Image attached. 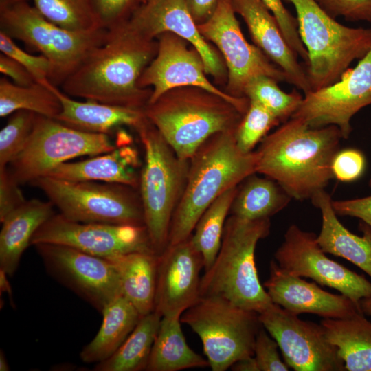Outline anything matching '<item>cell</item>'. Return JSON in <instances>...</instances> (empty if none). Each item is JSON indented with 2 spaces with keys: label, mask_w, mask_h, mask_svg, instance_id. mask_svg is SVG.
Segmentation results:
<instances>
[{
  "label": "cell",
  "mask_w": 371,
  "mask_h": 371,
  "mask_svg": "<svg viewBox=\"0 0 371 371\" xmlns=\"http://www.w3.org/2000/svg\"><path fill=\"white\" fill-rule=\"evenodd\" d=\"M200 337L212 371H225L238 360L254 355L262 326L258 313L216 296H200L181 316Z\"/></svg>",
  "instance_id": "cell-9"
},
{
  "label": "cell",
  "mask_w": 371,
  "mask_h": 371,
  "mask_svg": "<svg viewBox=\"0 0 371 371\" xmlns=\"http://www.w3.org/2000/svg\"><path fill=\"white\" fill-rule=\"evenodd\" d=\"M45 82L21 86L5 77L1 78L0 116L4 117L15 111L26 110L56 119L61 112L62 106L58 98Z\"/></svg>",
  "instance_id": "cell-33"
},
{
  "label": "cell",
  "mask_w": 371,
  "mask_h": 371,
  "mask_svg": "<svg viewBox=\"0 0 371 371\" xmlns=\"http://www.w3.org/2000/svg\"><path fill=\"white\" fill-rule=\"evenodd\" d=\"M34 246L47 271L99 312L122 296L119 274L109 259L63 245Z\"/></svg>",
  "instance_id": "cell-13"
},
{
  "label": "cell",
  "mask_w": 371,
  "mask_h": 371,
  "mask_svg": "<svg viewBox=\"0 0 371 371\" xmlns=\"http://www.w3.org/2000/svg\"><path fill=\"white\" fill-rule=\"evenodd\" d=\"M332 205L337 215L358 218L371 227V196L332 201Z\"/></svg>",
  "instance_id": "cell-46"
},
{
  "label": "cell",
  "mask_w": 371,
  "mask_h": 371,
  "mask_svg": "<svg viewBox=\"0 0 371 371\" xmlns=\"http://www.w3.org/2000/svg\"><path fill=\"white\" fill-rule=\"evenodd\" d=\"M271 11L291 48L301 57L305 64L308 63V52L300 39L297 19L285 8L282 0H260Z\"/></svg>",
  "instance_id": "cell-41"
},
{
  "label": "cell",
  "mask_w": 371,
  "mask_h": 371,
  "mask_svg": "<svg viewBox=\"0 0 371 371\" xmlns=\"http://www.w3.org/2000/svg\"><path fill=\"white\" fill-rule=\"evenodd\" d=\"M280 121L259 103L249 100V107L236 131L238 146L245 153L253 151L256 145Z\"/></svg>",
  "instance_id": "cell-38"
},
{
  "label": "cell",
  "mask_w": 371,
  "mask_h": 371,
  "mask_svg": "<svg viewBox=\"0 0 371 371\" xmlns=\"http://www.w3.org/2000/svg\"><path fill=\"white\" fill-rule=\"evenodd\" d=\"M186 1L194 19L199 24L210 16L218 0H186Z\"/></svg>",
  "instance_id": "cell-48"
},
{
  "label": "cell",
  "mask_w": 371,
  "mask_h": 371,
  "mask_svg": "<svg viewBox=\"0 0 371 371\" xmlns=\"http://www.w3.org/2000/svg\"><path fill=\"white\" fill-rule=\"evenodd\" d=\"M161 317L155 311L142 316L120 348L110 357L96 363L93 370H146Z\"/></svg>",
  "instance_id": "cell-32"
},
{
  "label": "cell",
  "mask_w": 371,
  "mask_h": 371,
  "mask_svg": "<svg viewBox=\"0 0 371 371\" xmlns=\"http://www.w3.org/2000/svg\"><path fill=\"white\" fill-rule=\"evenodd\" d=\"M295 8L298 33L308 52L311 91L339 80L352 62L371 49V28L338 23L315 0H285Z\"/></svg>",
  "instance_id": "cell-7"
},
{
  "label": "cell",
  "mask_w": 371,
  "mask_h": 371,
  "mask_svg": "<svg viewBox=\"0 0 371 371\" xmlns=\"http://www.w3.org/2000/svg\"><path fill=\"white\" fill-rule=\"evenodd\" d=\"M263 286L273 303L297 315L311 313L343 319L363 313L359 304L349 297L326 291L315 282L289 273L275 260L270 262L269 277Z\"/></svg>",
  "instance_id": "cell-21"
},
{
  "label": "cell",
  "mask_w": 371,
  "mask_h": 371,
  "mask_svg": "<svg viewBox=\"0 0 371 371\" xmlns=\"http://www.w3.org/2000/svg\"><path fill=\"white\" fill-rule=\"evenodd\" d=\"M0 50L21 64L33 76L36 82L49 81L52 74L50 61L43 55L30 54L19 47L14 39L0 31Z\"/></svg>",
  "instance_id": "cell-39"
},
{
  "label": "cell",
  "mask_w": 371,
  "mask_h": 371,
  "mask_svg": "<svg viewBox=\"0 0 371 371\" xmlns=\"http://www.w3.org/2000/svg\"><path fill=\"white\" fill-rule=\"evenodd\" d=\"M341 139L335 125L313 128L291 117L261 140L256 173L277 181L292 199H311L334 178L332 162Z\"/></svg>",
  "instance_id": "cell-2"
},
{
  "label": "cell",
  "mask_w": 371,
  "mask_h": 371,
  "mask_svg": "<svg viewBox=\"0 0 371 371\" xmlns=\"http://www.w3.org/2000/svg\"><path fill=\"white\" fill-rule=\"evenodd\" d=\"M312 204L322 214V228L317 240L326 254L343 258L371 277V227L362 222V236L350 232L338 220L332 205V199L325 190L315 193Z\"/></svg>",
  "instance_id": "cell-25"
},
{
  "label": "cell",
  "mask_w": 371,
  "mask_h": 371,
  "mask_svg": "<svg viewBox=\"0 0 371 371\" xmlns=\"http://www.w3.org/2000/svg\"><path fill=\"white\" fill-rule=\"evenodd\" d=\"M157 49L153 39L139 34L126 22L108 30L104 43L87 56L61 89L69 96L144 109L152 91L138 87L137 81Z\"/></svg>",
  "instance_id": "cell-1"
},
{
  "label": "cell",
  "mask_w": 371,
  "mask_h": 371,
  "mask_svg": "<svg viewBox=\"0 0 371 371\" xmlns=\"http://www.w3.org/2000/svg\"><path fill=\"white\" fill-rule=\"evenodd\" d=\"M0 27L13 39L38 51L51 63L49 82L62 83L87 56L105 41L108 30L87 32L64 29L45 19L27 1L0 11Z\"/></svg>",
  "instance_id": "cell-8"
},
{
  "label": "cell",
  "mask_w": 371,
  "mask_h": 371,
  "mask_svg": "<svg viewBox=\"0 0 371 371\" xmlns=\"http://www.w3.org/2000/svg\"><path fill=\"white\" fill-rule=\"evenodd\" d=\"M359 306L363 314L371 316V297L361 299Z\"/></svg>",
  "instance_id": "cell-51"
},
{
  "label": "cell",
  "mask_w": 371,
  "mask_h": 371,
  "mask_svg": "<svg viewBox=\"0 0 371 371\" xmlns=\"http://www.w3.org/2000/svg\"><path fill=\"white\" fill-rule=\"evenodd\" d=\"M192 235L158 255L155 311L162 317L182 315L200 297L204 264Z\"/></svg>",
  "instance_id": "cell-19"
},
{
  "label": "cell",
  "mask_w": 371,
  "mask_h": 371,
  "mask_svg": "<svg viewBox=\"0 0 371 371\" xmlns=\"http://www.w3.org/2000/svg\"><path fill=\"white\" fill-rule=\"evenodd\" d=\"M48 21L68 30L87 32L101 28L89 0H32Z\"/></svg>",
  "instance_id": "cell-35"
},
{
  "label": "cell",
  "mask_w": 371,
  "mask_h": 371,
  "mask_svg": "<svg viewBox=\"0 0 371 371\" xmlns=\"http://www.w3.org/2000/svg\"><path fill=\"white\" fill-rule=\"evenodd\" d=\"M54 207L49 201L27 200L1 222L0 269L9 276L16 271L35 232L55 214Z\"/></svg>",
  "instance_id": "cell-26"
},
{
  "label": "cell",
  "mask_w": 371,
  "mask_h": 371,
  "mask_svg": "<svg viewBox=\"0 0 371 371\" xmlns=\"http://www.w3.org/2000/svg\"><path fill=\"white\" fill-rule=\"evenodd\" d=\"M18 183L8 167L0 168V221L23 205L25 199Z\"/></svg>",
  "instance_id": "cell-45"
},
{
  "label": "cell",
  "mask_w": 371,
  "mask_h": 371,
  "mask_svg": "<svg viewBox=\"0 0 371 371\" xmlns=\"http://www.w3.org/2000/svg\"><path fill=\"white\" fill-rule=\"evenodd\" d=\"M0 370L1 371L10 370L9 364L5 359L4 352L2 350H1L0 352Z\"/></svg>",
  "instance_id": "cell-53"
},
{
  "label": "cell",
  "mask_w": 371,
  "mask_h": 371,
  "mask_svg": "<svg viewBox=\"0 0 371 371\" xmlns=\"http://www.w3.org/2000/svg\"><path fill=\"white\" fill-rule=\"evenodd\" d=\"M102 322L94 338L80 353L81 360L95 364L110 357L134 329L141 315L122 295L102 311Z\"/></svg>",
  "instance_id": "cell-29"
},
{
  "label": "cell",
  "mask_w": 371,
  "mask_h": 371,
  "mask_svg": "<svg viewBox=\"0 0 371 371\" xmlns=\"http://www.w3.org/2000/svg\"><path fill=\"white\" fill-rule=\"evenodd\" d=\"M125 133L117 135L113 150L75 162H65L47 176L70 181H91L126 185L137 189L141 165L137 149Z\"/></svg>",
  "instance_id": "cell-23"
},
{
  "label": "cell",
  "mask_w": 371,
  "mask_h": 371,
  "mask_svg": "<svg viewBox=\"0 0 371 371\" xmlns=\"http://www.w3.org/2000/svg\"><path fill=\"white\" fill-rule=\"evenodd\" d=\"M276 341L262 326L254 345V357L260 371H288L289 366L280 358Z\"/></svg>",
  "instance_id": "cell-42"
},
{
  "label": "cell",
  "mask_w": 371,
  "mask_h": 371,
  "mask_svg": "<svg viewBox=\"0 0 371 371\" xmlns=\"http://www.w3.org/2000/svg\"><path fill=\"white\" fill-rule=\"evenodd\" d=\"M107 259L119 274L122 295L142 317L154 311L158 254L135 251Z\"/></svg>",
  "instance_id": "cell-27"
},
{
  "label": "cell",
  "mask_w": 371,
  "mask_h": 371,
  "mask_svg": "<svg viewBox=\"0 0 371 371\" xmlns=\"http://www.w3.org/2000/svg\"><path fill=\"white\" fill-rule=\"evenodd\" d=\"M27 0H0V11Z\"/></svg>",
  "instance_id": "cell-52"
},
{
  "label": "cell",
  "mask_w": 371,
  "mask_h": 371,
  "mask_svg": "<svg viewBox=\"0 0 371 371\" xmlns=\"http://www.w3.org/2000/svg\"><path fill=\"white\" fill-rule=\"evenodd\" d=\"M38 243L63 245L104 258L135 251L155 252L145 226L76 222L59 213L35 232L30 245Z\"/></svg>",
  "instance_id": "cell-16"
},
{
  "label": "cell",
  "mask_w": 371,
  "mask_h": 371,
  "mask_svg": "<svg viewBox=\"0 0 371 371\" xmlns=\"http://www.w3.org/2000/svg\"><path fill=\"white\" fill-rule=\"evenodd\" d=\"M369 186L371 188V178H370V181H369Z\"/></svg>",
  "instance_id": "cell-54"
},
{
  "label": "cell",
  "mask_w": 371,
  "mask_h": 371,
  "mask_svg": "<svg viewBox=\"0 0 371 371\" xmlns=\"http://www.w3.org/2000/svg\"><path fill=\"white\" fill-rule=\"evenodd\" d=\"M47 85L58 98L62 110L55 120L71 128L89 133L110 135L121 126L136 129L146 119L144 109L116 106L93 100L77 101L49 80Z\"/></svg>",
  "instance_id": "cell-24"
},
{
  "label": "cell",
  "mask_w": 371,
  "mask_h": 371,
  "mask_svg": "<svg viewBox=\"0 0 371 371\" xmlns=\"http://www.w3.org/2000/svg\"><path fill=\"white\" fill-rule=\"evenodd\" d=\"M320 324L327 339L337 348L346 371H371V322L363 313L324 318Z\"/></svg>",
  "instance_id": "cell-28"
},
{
  "label": "cell",
  "mask_w": 371,
  "mask_h": 371,
  "mask_svg": "<svg viewBox=\"0 0 371 371\" xmlns=\"http://www.w3.org/2000/svg\"><path fill=\"white\" fill-rule=\"evenodd\" d=\"M258 317L289 368L295 371L346 370L337 348L327 339L320 324L302 320L274 303Z\"/></svg>",
  "instance_id": "cell-15"
},
{
  "label": "cell",
  "mask_w": 371,
  "mask_h": 371,
  "mask_svg": "<svg viewBox=\"0 0 371 371\" xmlns=\"http://www.w3.org/2000/svg\"><path fill=\"white\" fill-rule=\"evenodd\" d=\"M275 261L289 273L311 278L321 286L333 288L359 304L371 297V282L341 264L331 260L320 247L317 235L291 225L274 254Z\"/></svg>",
  "instance_id": "cell-14"
},
{
  "label": "cell",
  "mask_w": 371,
  "mask_h": 371,
  "mask_svg": "<svg viewBox=\"0 0 371 371\" xmlns=\"http://www.w3.org/2000/svg\"><path fill=\"white\" fill-rule=\"evenodd\" d=\"M8 276H9L3 270L0 269V291L1 294L2 293H7L10 297H12V289L8 280Z\"/></svg>",
  "instance_id": "cell-50"
},
{
  "label": "cell",
  "mask_w": 371,
  "mask_h": 371,
  "mask_svg": "<svg viewBox=\"0 0 371 371\" xmlns=\"http://www.w3.org/2000/svg\"><path fill=\"white\" fill-rule=\"evenodd\" d=\"M238 188L221 194L205 210L194 227L192 237L202 255L205 271L211 267L220 249L225 224Z\"/></svg>",
  "instance_id": "cell-34"
},
{
  "label": "cell",
  "mask_w": 371,
  "mask_h": 371,
  "mask_svg": "<svg viewBox=\"0 0 371 371\" xmlns=\"http://www.w3.org/2000/svg\"><path fill=\"white\" fill-rule=\"evenodd\" d=\"M116 146L109 135L79 131L37 115L25 147L7 167L18 183H30L70 159L98 155Z\"/></svg>",
  "instance_id": "cell-11"
},
{
  "label": "cell",
  "mask_w": 371,
  "mask_h": 371,
  "mask_svg": "<svg viewBox=\"0 0 371 371\" xmlns=\"http://www.w3.org/2000/svg\"><path fill=\"white\" fill-rule=\"evenodd\" d=\"M278 82L267 76L252 78L245 88V97L256 102L272 113L280 122L291 117L300 106L303 96L296 91H283Z\"/></svg>",
  "instance_id": "cell-36"
},
{
  "label": "cell",
  "mask_w": 371,
  "mask_h": 371,
  "mask_svg": "<svg viewBox=\"0 0 371 371\" xmlns=\"http://www.w3.org/2000/svg\"><path fill=\"white\" fill-rule=\"evenodd\" d=\"M100 27L111 30L126 23L143 0H89Z\"/></svg>",
  "instance_id": "cell-40"
},
{
  "label": "cell",
  "mask_w": 371,
  "mask_h": 371,
  "mask_svg": "<svg viewBox=\"0 0 371 371\" xmlns=\"http://www.w3.org/2000/svg\"><path fill=\"white\" fill-rule=\"evenodd\" d=\"M127 23L149 39L164 32L179 36L199 52L207 74L218 79L225 75L219 56L200 33L186 0H143Z\"/></svg>",
  "instance_id": "cell-20"
},
{
  "label": "cell",
  "mask_w": 371,
  "mask_h": 371,
  "mask_svg": "<svg viewBox=\"0 0 371 371\" xmlns=\"http://www.w3.org/2000/svg\"><path fill=\"white\" fill-rule=\"evenodd\" d=\"M371 104V49L354 68H348L335 83L304 95L291 117L311 127L337 126L343 139L352 132L350 120Z\"/></svg>",
  "instance_id": "cell-17"
},
{
  "label": "cell",
  "mask_w": 371,
  "mask_h": 371,
  "mask_svg": "<svg viewBox=\"0 0 371 371\" xmlns=\"http://www.w3.org/2000/svg\"><path fill=\"white\" fill-rule=\"evenodd\" d=\"M37 114L19 110L10 115L0 131V168L7 167L23 150L35 125Z\"/></svg>",
  "instance_id": "cell-37"
},
{
  "label": "cell",
  "mask_w": 371,
  "mask_h": 371,
  "mask_svg": "<svg viewBox=\"0 0 371 371\" xmlns=\"http://www.w3.org/2000/svg\"><path fill=\"white\" fill-rule=\"evenodd\" d=\"M42 190L65 218L76 222L144 225L139 192L133 187L45 176L30 183Z\"/></svg>",
  "instance_id": "cell-10"
},
{
  "label": "cell",
  "mask_w": 371,
  "mask_h": 371,
  "mask_svg": "<svg viewBox=\"0 0 371 371\" xmlns=\"http://www.w3.org/2000/svg\"><path fill=\"white\" fill-rule=\"evenodd\" d=\"M233 8L245 22L251 38L267 57L282 70L288 82L304 95L311 89L306 69L286 42L278 23L260 0H231Z\"/></svg>",
  "instance_id": "cell-22"
},
{
  "label": "cell",
  "mask_w": 371,
  "mask_h": 371,
  "mask_svg": "<svg viewBox=\"0 0 371 371\" xmlns=\"http://www.w3.org/2000/svg\"><path fill=\"white\" fill-rule=\"evenodd\" d=\"M235 134L226 131L211 136L190 159L186 187L172 218L168 245L188 238L201 215L221 194L256 173L257 152L241 150Z\"/></svg>",
  "instance_id": "cell-3"
},
{
  "label": "cell",
  "mask_w": 371,
  "mask_h": 371,
  "mask_svg": "<svg viewBox=\"0 0 371 371\" xmlns=\"http://www.w3.org/2000/svg\"><path fill=\"white\" fill-rule=\"evenodd\" d=\"M231 0H218L210 16L197 24L201 35L212 41L223 54L228 69L227 93L245 97L247 82L257 76L287 82L284 72L257 47L245 38Z\"/></svg>",
  "instance_id": "cell-12"
},
{
  "label": "cell",
  "mask_w": 371,
  "mask_h": 371,
  "mask_svg": "<svg viewBox=\"0 0 371 371\" xmlns=\"http://www.w3.org/2000/svg\"><path fill=\"white\" fill-rule=\"evenodd\" d=\"M230 368L234 371H260L254 356L238 360Z\"/></svg>",
  "instance_id": "cell-49"
},
{
  "label": "cell",
  "mask_w": 371,
  "mask_h": 371,
  "mask_svg": "<svg viewBox=\"0 0 371 371\" xmlns=\"http://www.w3.org/2000/svg\"><path fill=\"white\" fill-rule=\"evenodd\" d=\"M269 218L226 220L218 254L201 277L200 296H216L258 314L273 304L260 282L255 262L259 240L270 232Z\"/></svg>",
  "instance_id": "cell-5"
},
{
  "label": "cell",
  "mask_w": 371,
  "mask_h": 371,
  "mask_svg": "<svg viewBox=\"0 0 371 371\" xmlns=\"http://www.w3.org/2000/svg\"><path fill=\"white\" fill-rule=\"evenodd\" d=\"M157 37V53L137 81L140 88L153 87L148 104L171 89L195 87L220 96L245 115L249 100L232 96L209 81L201 56L194 48L188 47V41L171 32L162 33Z\"/></svg>",
  "instance_id": "cell-18"
},
{
  "label": "cell",
  "mask_w": 371,
  "mask_h": 371,
  "mask_svg": "<svg viewBox=\"0 0 371 371\" xmlns=\"http://www.w3.org/2000/svg\"><path fill=\"white\" fill-rule=\"evenodd\" d=\"M333 18L371 23V0H315Z\"/></svg>",
  "instance_id": "cell-43"
},
{
  "label": "cell",
  "mask_w": 371,
  "mask_h": 371,
  "mask_svg": "<svg viewBox=\"0 0 371 371\" xmlns=\"http://www.w3.org/2000/svg\"><path fill=\"white\" fill-rule=\"evenodd\" d=\"M256 174L238 186L230 209L232 215L249 220L270 218L290 203L292 198L277 181Z\"/></svg>",
  "instance_id": "cell-31"
},
{
  "label": "cell",
  "mask_w": 371,
  "mask_h": 371,
  "mask_svg": "<svg viewBox=\"0 0 371 371\" xmlns=\"http://www.w3.org/2000/svg\"><path fill=\"white\" fill-rule=\"evenodd\" d=\"M146 118L181 159L190 160L211 136L236 131L244 114L203 89H171L144 109Z\"/></svg>",
  "instance_id": "cell-4"
},
{
  "label": "cell",
  "mask_w": 371,
  "mask_h": 371,
  "mask_svg": "<svg viewBox=\"0 0 371 371\" xmlns=\"http://www.w3.org/2000/svg\"><path fill=\"white\" fill-rule=\"evenodd\" d=\"M0 71L18 85L29 86L36 82L21 64L3 53L0 54Z\"/></svg>",
  "instance_id": "cell-47"
},
{
  "label": "cell",
  "mask_w": 371,
  "mask_h": 371,
  "mask_svg": "<svg viewBox=\"0 0 371 371\" xmlns=\"http://www.w3.org/2000/svg\"><path fill=\"white\" fill-rule=\"evenodd\" d=\"M181 315L163 316L146 370L178 371L210 366L187 344L181 325Z\"/></svg>",
  "instance_id": "cell-30"
},
{
  "label": "cell",
  "mask_w": 371,
  "mask_h": 371,
  "mask_svg": "<svg viewBox=\"0 0 371 371\" xmlns=\"http://www.w3.org/2000/svg\"><path fill=\"white\" fill-rule=\"evenodd\" d=\"M135 131L144 151L139 184L144 225L159 255L168 245L172 218L186 187L190 160L180 159L147 118Z\"/></svg>",
  "instance_id": "cell-6"
},
{
  "label": "cell",
  "mask_w": 371,
  "mask_h": 371,
  "mask_svg": "<svg viewBox=\"0 0 371 371\" xmlns=\"http://www.w3.org/2000/svg\"><path fill=\"white\" fill-rule=\"evenodd\" d=\"M365 166L363 154L354 148L339 150L332 162L334 178L343 182L358 179L363 175Z\"/></svg>",
  "instance_id": "cell-44"
}]
</instances>
